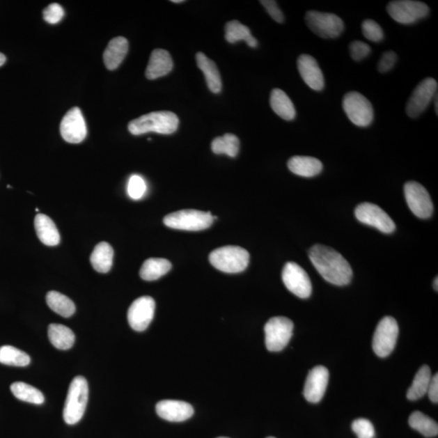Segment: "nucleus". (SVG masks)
<instances>
[{"instance_id": "7", "label": "nucleus", "mask_w": 438, "mask_h": 438, "mask_svg": "<svg viewBox=\"0 0 438 438\" xmlns=\"http://www.w3.org/2000/svg\"><path fill=\"white\" fill-rule=\"evenodd\" d=\"M343 111L352 124L361 127L370 125L374 118L371 102L358 92H349L343 97Z\"/></svg>"}, {"instance_id": "2", "label": "nucleus", "mask_w": 438, "mask_h": 438, "mask_svg": "<svg viewBox=\"0 0 438 438\" xmlns=\"http://www.w3.org/2000/svg\"><path fill=\"white\" fill-rule=\"evenodd\" d=\"M179 119L173 112L156 111L142 116L132 120L129 124V131L132 135L139 136L148 132L169 135L178 129Z\"/></svg>"}, {"instance_id": "16", "label": "nucleus", "mask_w": 438, "mask_h": 438, "mask_svg": "<svg viewBox=\"0 0 438 438\" xmlns=\"http://www.w3.org/2000/svg\"><path fill=\"white\" fill-rule=\"evenodd\" d=\"M61 134L63 140L71 144L81 143L87 136V127L82 112L78 107H73L63 118Z\"/></svg>"}, {"instance_id": "30", "label": "nucleus", "mask_w": 438, "mask_h": 438, "mask_svg": "<svg viewBox=\"0 0 438 438\" xmlns=\"http://www.w3.org/2000/svg\"><path fill=\"white\" fill-rule=\"evenodd\" d=\"M432 375L430 368L422 366L416 374L412 386L408 389L407 398L411 401H416L424 397L429 388Z\"/></svg>"}, {"instance_id": "3", "label": "nucleus", "mask_w": 438, "mask_h": 438, "mask_svg": "<svg viewBox=\"0 0 438 438\" xmlns=\"http://www.w3.org/2000/svg\"><path fill=\"white\" fill-rule=\"evenodd\" d=\"M88 400V386L86 379L77 376L68 388V396L63 407V416L66 424L73 425L82 419Z\"/></svg>"}, {"instance_id": "4", "label": "nucleus", "mask_w": 438, "mask_h": 438, "mask_svg": "<svg viewBox=\"0 0 438 438\" xmlns=\"http://www.w3.org/2000/svg\"><path fill=\"white\" fill-rule=\"evenodd\" d=\"M248 251L239 246H225L213 251L209 260L221 272L236 274L244 272L249 263Z\"/></svg>"}, {"instance_id": "22", "label": "nucleus", "mask_w": 438, "mask_h": 438, "mask_svg": "<svg viewBox=\"0 0 438 438\" xmlns=\"http://www.w3.org/2000/svg\"><path fill=\"white\" fill-rule=\"evenodd\" d=\"M288 169L292 173L302 177H313L321 173L322 162L313 157L295 156L288 162Z\"/></svg>"}, {"instance_id": "32", "label": "nucleus", "mask_w": 438, "mask_h": 438, "mask_svg": "<svg viewBox=\"0 0 438 438\" xmlns=\"http://www.w3.org/2000/svg\"><path fill=\"white\" fill-rule=\"evenodd\" d=\"M11 391L19 400L40 405L45 401L43 393L29 384L17 382L12 384Z\"/></svg>"}, {"instance_id": "8", "label": "nucleus", "mask_w": 438, "mask_h": 438, "mask_svg": "<svg viewBox=\"0 0 438 438\" xmlns=\"http://www.w3.org/2000/svg\"><path fill=\"white\" fill-rule=\"evenodd\" d=\"M305 21L310 31L322 38H336L344 31L343 19L332 13L311 10L305 15Z\"/></svg>"}, {"instance_id": "38", "label": "nucleus", "mask_w": 438, "mask_h": 438, "mask_svg": "<svg viewBox=\"0 0 438 438\" xmlns=\"http://www.w3.org/2000/svg\"><path fill=\"white\" fill-rule=\"evenodd\" d=\"M352 429L358 438H373L375 436V430L372 423L363 418L354 421Z\"/></svg>"}, {"instance_id": "37", "label": "nucleus", "mask_w": 438, "mask_h": 438, "mask_svg": "<svg viewBox=\"0 0 438 438\" xmlns=\"http://www.w3.org/2000/svg\"><path fill=\"white\" fill-rule=\"evenodd\" d=\"M146 185L143 179L139 175H132L127 184V194L132 199L139 200L144 196Z\"/></svg>"}, {"instance_id": "6", "label": "nucleus", "mask_w": 438, "mask_h": 438, "mask_svg": "<svg viewBox=\"0 0 438 438\" xmlns=\"http://www.w3.org/2000/svg\"><path fill=\"white\" fill-rule=\"evenodd\" d=\"M294 324L285 317L270 318L265 326V346L268 351L278 352L288 346L293 334Z\"/></svg>"}, {"instance_id": "47", "label": "nucleus", "mask_w": 438, "mask_h": 438, "mask_svg": "<svg viewBox=\"0 0 438 438\" xmlns=\"http://www.w3.org/2000/svg\"><path fill=\"white\" fill-rule=\"evenodd\" d=\"M172 3H184V0H172L171 1Z\"/></svg>"}, {"instance_id": "20", "label": "nucleus", "mask_w": 438, "mask_h": 438, "mask_svg": "<svg viewBox=\"0 0 438 438\" xmlns=\"http://www.w3.org/2000/svg\"><path fill=\"white\" fill-rule=\"evenodd\" d=\"M173 68V61L169 52L164 49H155L152 51L149 63L146 68V77L149 80L164 77Z\"/></svg>"}, {"instance_id": "1", "label": "nucleus", "mask_w": 438, "mask_h": 438, "mask_svg": "<svg viewBox=\"0 0 438 438\" xmlns=\"http://www.w3.org/2000/svg\"><path fill=\"white\" fill-rule=\"evenodd\" d=\"M309 259L322 277L329 283L345 286L351 282L352 269L337 251L322 244L310 249Z\"/></svg>"}, {"instance_id": "46", "label": "nucleus", "mask_w": 438, "mask_h": 438, "mask_svg": "<svg viewBox=\"0 0 438 438\" xmlns=\"http://www.w3.org/2000/svg\"><path fill=\"white\" fill-rule=\"evenodd\" d=\"M438 279L437 277L435 279V282H434V288L436 290V291L437 292L438 290Z\"/></svg>"}, {"instance_id": "18", "label": "nucleus", "mask_w": 438, "mask_h": 438, "mask_svg": "<svg viewBox=\"0 0 438 438\" xmlns=\"http://www.w3.org/2000/svg\"><path fill=\"white\" fill-rule=\"evenodd\" d=\"M156 412L162 419L183 422L193 416L194 409L189 403L178 400H162L157 403Z\"/></svg>"}, {"instance_id": "35", "label": "nucleus", "mask_w": 438, "mask_h": 438, "mask_svg": "<svg viewBox=\"0 0 438 438\" xmlns=\"http://www.w3.org/2000/svg\"><path fill=\"white\" fill-rule=\"evenodd\" d=\"M0 363L3 365L26 367L31 363V357L13 346H3L0 347Z\"/></svg>"}, {"instance_id": "14", "label": "nucleus", "mask_w": 438, "mask_h": 438, "mask_svg": "<svg viewBox=\"0 0 438 438\" xmlns=\"http://www.w3.org/2000/svg\"><path fill=\"white\" fill-rule=\"evenodd\" d=\"M285 286L299 298L307 299L312 294V283L306 272L295 263H288L283 269Z\"/></svg>"}, {"instance_id": "27", "label": "nucleus", "mask_w": 438, "mask_h": 438, "mask_svg": "<svg viewBox=\"0 0 438 438\" xmlns=\"http://www.w3.org/2000/svg\"><path fill=\"white\" fill-rule=\"evenodd\" d=\"M48 338L52 345L60 350H68L75 343V334L70 328L61 324H51L48 327Z\"/></svg>"}, {"instance_id": "34", "label": "nucleus", "mask_w": 438, "mask_h": 438, "mask_svg": "<svg viewBox=\"0 0 438 438\" xmlns=\"http://www.w3.org/2000/svg\"><path fill=\"white\" fill-rule=\"evenodd\" d=\"M211 149L215 155H226L235 157L237 156L240 150V140L234 134H226L215 139L211 144Z\"/></svg>"}, {"instance_id": "25", "label": "nucleus", "mask_w": 438, "mask_h": 438, "mask_svg": "<svg viewBox=\"0 0 438 438\" xmlns=\"http://www.w3.org/2000/svg\"><path fill=\"white\" fill-rule=\"evenodd\" d=\"M270 106L276 114L285 120H293L297 116V111L293 102L287 93L280 90L274 88L270 95Z\"/></svg>"}, {"instance_id": "23", "label": "nucleus", "mask_w": 438, "mask_h": 438, "mask_svg": "<svg viewBox=\"0 0 438 438\" xmlns=\"http://www.w3.org/2000/svg\"><path fill=\"white\" fill-rule=\"evenodd\" d=\"M34 228L41 242L47 246H56L61 242V235L55 223L48 216L38 214L34 219Z\"/></svg>"}, {"instance_id": "39", "label": "nucleus", "mask_w": 438, "mask_h": 438, "mask_svg": "<svg viewBox=\"0 0 438 438\" xmlns=\"http://www.w3.org/2000/svg\"><path fill=\"white\" fill-rule=\"evenodd\" d=\"M65 16V11L60 4L54 3L49 5L43 11V18L49 24H57Z\"/></svg>"}, {"instance_id": "9", "label": "nucleus", "mask_w": 438, "mask_h": 438, "mask_svg": "<svg viewBox=\"0 0 438 438\" xmlns=\"http://www.w3.org/2000/svg\"><path fill=\"white\" fill-rule=\"evenodd\" d=\"M398 336V326L396 320L392 317H385L381 320L374 333L373 349L379 357L390 356L395 349Z\"/></svg>"}, {"instance_id": "15", "label": "nucleus", "mask_w": 438, "mask_h": 438, "mask_svg": "<svg viewBox=\"0 0 438 438\" xmlns=\"http://www.w3.org/2000/svg\"><path fill=\"white\" fill-rule=\"evenodd\" d=\"M155 302L150 297H141L132 302L127 311V321L136 331H144L155 316Z\"/></svg>"}, {"instance_id": "19", "label": "nucleus", "mask_w": 438, "mask_h": 438, "mask_svg": "<svg viewBox=\"0 0 438 438\" xmlns=\"http://www.w3.org/2000/svg\"><path fill=\"white\" fill-rule=\"evenodd\" d=\"M298 71L306 85L315 91H321L324 86L323 72L315 58L302 55L297 61Z\"/></svg>"}, {"instance_id": "21", "label": "nucleus", "mask_w": 438, "mask_h": 438, "mask_svg": "<svg viewBox=\"0 0 438 438\" xmlns=\"http://www.w3.org/2000/svg\"><path fill=\"white\" fill-rule=\"evenodd\" d=\"M127 52H129V42L125 38L116 37L113 38L103 54V61H104L107 70H116L124 61Z\"/></svg>"}, {"instance_id": "44", "label": "nucleus", "mask_w": 438, "mask_h": 438, "mask_svg": "<svg viewBox=\"0 0 438 438\" xmlns=\"http://www.w3.org/2000/svg\"><path fill=\"white\" fill-rule=\"evenodd\" d=\"M5 62H6V57H5L3 54L0 53V67L3 65Z\"/></svg>"}, {"instance_id": "41", "label": "nucleus", "mask_w": 438, "mask_h": 438, "mask_svg": "<svg viewBox=\"0 0 438 438\" xmlns=\"http://www.w3.org/2000/svg\"><path fill=\"white\" fill-rule=\"evenodd\" d=\"M398 60L396 53L386 52L383 54L377 65V70L382 73L387 72L392 70Z\"/></svg>"}, {"instance_id": "12", "label": "nucleus", "mask_w": 438, "mask_h": 438, "mask_svg": "<svg viewBox=\"0 0 438 438\" xmlns=\"http://www.w3.org/2000/svg\"><path fill=\"white\" fill-rule=\"evenodd\" d=\"M437 93V82L434 78H426L412 92L407 102L406 111L408 116L417 118L424 112Z\"/></svg>"}, {"instance_id": "24", "label": "nucleus", "mask_w": 438, "mask_h": 438, "mask_svg": "<svg viewBox=\"0 0 438 438\" xmlns=\"http://www.w3.org/2000/svg\"><path fill=\"white\" fill-rule=\"evenodd\" d=\"M196 60L198 68L204 73L210 91L214 93H220L221 90V80L219 71L215 63L210 60L205 54L201 52L196 54Z\"/></svg>"}, {"instance_id": "11", "label": "nucleus", "mask_w": 438, "mask_h": 438, "mask_svg": "<svg viewBox=\"0 0 438 438\" xmlns=\"http://www.w3.org/2000/svg\"><path fill=\"white\" fill-rule=\"evenodd\" d=\"M405 195L412 212L420 219H429L434 212V205L425 187L410 181L405 185Z\"/></svg>"}, {"instance_id": "43", "label": "nucleus", "mask_w": 438, "mask_h": 438, "mask_svg": "<svg viewBox=\"0 0 438 438\" xmlns=\"http://www.w3.org/2000/svg\"><path fill=\"white\" fill-rule=\"evenodd\" d=\"M428 395L430 398V400L434 403L438 402V374L436 373L434 377H432L430 383L429 388L427 391Z\"/></svg>"}, {"instance_id": "49", "label": "nucleus", "mask_w": 438, "mask_h": 438, "mask_svg": "<svg viewBox=\"0 0 438 438\" xmlns=\"http://www.w3.org/2000/svg\"><path fill=\"white\" fill-rule=\"evenodd\" d=\"M267 438H275V437H267Z\"/></svg>"}, {"instance_id": "45", "label": "nucleus", "mask_w": 438, "mask_h": 438, "mask_svg": "<svg viewBox=\"0 0 438 438\" xmlns=\"http://www.w3.org/2000/svg\"><path fill=\"white\" fill-rule=\"evenodd\" d=\"M434 101H435V111H436V113H437H437H438V111H437V101H438L437 100V95H435V97L434 98Z\"/></svg>"}, {"instance_id": "26", "label": "nucleus", "mask_w": 438, "mask_h": 438, "mask_svg": "<svg viewBox=\"0 0 438 438\" xmlns=\"http://www.w3.org/2000/svg\"><path fill=\"white\" fill-rule=\"evenodd\" d=\"M114 258V250L107 242L97 244L91 256V263L96 272L106 274L109 272Z\"/></svg>"}, {"instance_id": "28", "label": "nucleus", "mask_w": 438, "mask_h": 438, "mask_svg": "<svg viewBox=\"0 0 438 438\" xmlns=\"http://www.w3.org/2000/svg\"><path fill=\"white\" fill-rule=\"evenodd\" d=\"M225 38L229 43L245 41L250 47H257L258 42L251 33L250 29L238 21L226 23L225 26Z\"/></svg>"}, {"instance_id": "33", "label": "nucleus", "mask_w": 438, "mask_h": 438, "mask_svg": "<svg viewBox=\"0 0 438 438\" xmlns=\"http://www.w3.org/2000/svg\"><path fill=\"white\" fill-rule=\"evenodd\" d=\"M410 426L426 437H434L438 435L437 423L421 412H414L409 417Z\"/></svg>"}, {"instance_id": "17", "label": "nucleus", "mask_w": 438, "mask_h": 438, "mask_svg": "<svg viewBox=\"0 0 438 438\" xmlns=\"http://www.w3.org/2000/svg\"><path fill=\"white\" fill-rule=\"evenodd\" d=\"M329 377L328 369L324 366H317L309 371L304 388V396L308 402L318 403L322 400Z\"/></svg>"}, {"instance_id": "29", "label": "nucleus", "mask_w": 438, "mask_h": 438, "mask_svg": "<svg viewBox=\"0 0 438 438\" xmlns=\"http://www.w3.org/2000/svg\"><path fill=\"white\" fill-rule=\"evenodd\" d=\"M171 263L164 258H150L142 265L140 276L146 281H155L170 272Z\"/></svg>"}, {"instance_id": "13", "label": "nucleus", "mask_w": 438, "mask_h": 438, "mask_svg": "<svg viewBox=\"0 0 438 438\" xmlns=\"http://www.w3.org/2000/svg\"><path fill=\"white\" fill-rule=\"evenodd\" d=\"M355 215L361 223L373 226L383 233H392L396 228L395 221L377 205L360 204L356 208Z\"/></svg>"}, {"instance_id": "36", "label": "nucleus", "mask_w": 438, "mask_h": 438, "mask_svg": "<svg viewBox=\"0 0 438 438\" xmlns=\"http://www.w3.org/2000/svg\"><path fill=\"white\" fill-rule=\"evenodd\" d=\"M362 32L368 40L379 42L384 38L383 29L373 19H366L362 23Z\"/></svg>"}, {"instance_id": "10", "label": "nucleus", "mask_w": 438, "mask_h": 438, "mask_svg": "<svg viewBox=\"0 0 438 438\" xmlns=\"http://www.w3.org/2000/svg\"><path fill=\"white\" fill-rule=\"evenodd\" d=\"M387 13L398 23L412 24L425 18L430 8L425 3L412 0H397L387 5Z\"/></svg>"}, {"instance_id": "5", "label": "nucleus", "mask_w": 438, "mask_h": 438, "mask_svg": "<svg viewBox=\"0 0 438 438\" xmlns=\"http://www.w3.org/2000/svg\"><path fill=\"white\" fill-rule=\"evenodd\" d=\"M213 221L214 216L210 212L196 210L176 211L164 219V224L170 228L191 231L208 229Z\"/></svg>"}, {"instance_id": "40", "label": "nucleus", "mask_w": 438, "mask_h": 438, "mask_svg": "<svg viewBox=\"0 0 438 438\" xmlns=\"http://www.w3.org/2000/svg\"><path fill=\"white\" fill-rule=\"evenodd\" d=\"M371 53V47L361 41H354L350 45L351 56L355 61H361Z\"/></svg>"}, {"instance_id": "31", "label": "nucleus", "mask_w": 438, "mask_h": 438, "mask_svg": "<svg viewBox=\"0 0 438 438\" xmlns=\"http://www.w3.org/2000/svg\"><path fill=\"white\" fill-rule=\"evenodd\" d=\"M46 299L49 308L63 318H70L76 312L72 300L60 292H49Z\"/></svg>"}, {"instance_id": "48", "label": "nucleus", "mask_w": 438, "mask_h": 438, "mask_svg": "<svg viewBox=\"0 0 438 438\" xmlns=\"http://www.w3.org/2000/svg\"><path fill=\"white\" fill-rule=\"evenodd\" d=\"M218 438H228V437H218Z\"/></svg>"}, {"instance_id": "42", "label": "nucleus", "mask_w": 438, "mask_h": 438, "mask_svg": "<svg viewBox=\"0 0 438 438\" xmlns=\"http://www.w3.org/2000/svg\"><path fill=\"white\" fill-rule=\"evenodd\" d=\"M263 6L267 10L269 16L272 17L275 22L283 23L284 22V16L281 10L279 8V5L274 0H262L260 1Z\"/></svg>"}]
</instances>
